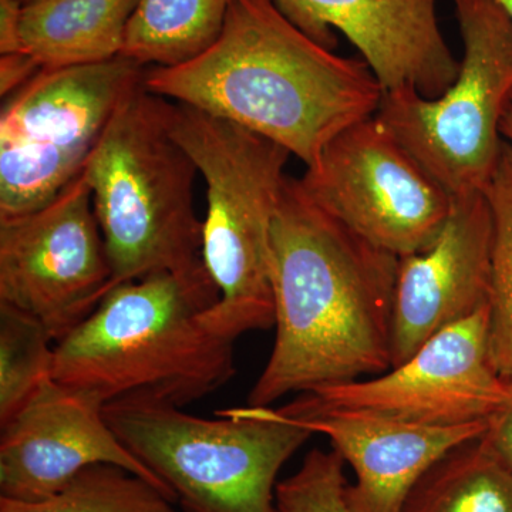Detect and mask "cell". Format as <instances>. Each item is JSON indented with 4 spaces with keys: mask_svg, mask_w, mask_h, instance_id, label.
<instances>
[{
    "mask_svg": "<svg viewBox=\"0 0 512 512\" xmlns=\"http://www.w3.org/2000/svg\"><path fill=\"white\" fill-rule=\"evenodd\" d=\"M275 340L248 396L271 407L392 369L399 258L369 244L286 177L272 225Z\"/></svg>",
    "mask_w": 512,
    "mask_h": 512,
    "instance_id": "6da1fadb",
    "label": "cell"
},
{
    "mask_svg": "<svg viewBox=\"0 0 512 512\" xmlns=\"http://www.w3.org/2000/svg\"><path fill=\"white\" fill-rule=\"evenodd\" d=\"M143 82L269 138L306 167L333 138L375 117L383 99L365 60L318 45L274 0H234L210 49L178 66L146 67Z\"/></svg>",
    "mask_w": 512,
    "mask_h": 512,
    "instance_id": "7a4b0ae2",
    "label": "cell"
},
{
    "mask_svg": "<svg viewBox=\"0 0 512 512\" xmlns=\"http://www.w3.org/2000/svg\"><path fill=\"white\" fill-rule=\"evenodd\" d=\"M218 298L207 269L116 286L55 343L53 379L103 407L119 400L180 409L200 402L237 375L235 343L202 320Z\"/></svg>",
    "mask_w": 512,
    "mask_h": 512,
    "instance_id": "3957f363",
    "label": "cell"
},
{
    "mask_svg": "<svg viewBox=\"0 0 512 512\" xmlns=\"http://www.w3.org/2000/svg\"><path fill=\"white\" fill-rule=\"evenodd\" d=\"M144 76V74H143ZM174 101L143 80L121 101L84 167L111 272L110 291L148 275L204 271L194 161L171 133Z\"/></svg>",
    "mask_w": 512,
    "mask_h": 512,
    "instance_id": "277c9868",
    "label": "cell"
},
{
    "mask_svg": "<svg viewBox=\"0 0 512 512\" xmlns=\"http://www.w3.org/2000/svg\"><path fill=\"white\" fill-rule=\"evenodd\" d=\"M171 133L207 185L202 261L220 298L204 325L235 343L275 325L272 225L291 153L255 131L174 103Z\"/></svg>",
    "mask_w": 512,
    "mask_h": 512,
    "instance_id": "5b68a950",
    "label": "cell"
},
{
    "mask_svg": "<svg viewBox=\"0 0 512 512\" xmlns=\"http://www.w3.org/2000/svg\"><path fill=\"white\" fill-rule=\"evenodd\" d=\"M103 414L183 512H275L279 473L313 436L271 407L204 419L168 404L119 400Z\"/></svg>",
    "mask_w": 512,
    "mask_h": 512,
    "instance_id": "8992f818",
    "label": "cell"
},
{
    "mask_svg": "<svg viewBox=\"0 0 512 512\" xmlns=\"http://www.w3.org/2000/svg\"><path fill=\"white\" fill-rule=\"evenodd\" d=\"M464 56L439 99L383 93L376 119L451 195L485 192L512 106V19L497 0H451Z\"/></svg>",
    "mask_w": 512,
    "mask_h": 512,
    "instance_id": "52a82bcc",
    "label": "cell"
},
{
    "mask_svg": "<svg viewBox=\"0 0 512 512\" xmlns=\"http://www.w3.org/2000/svg\"><path fill=\"white\" fill-rule=\"evenodd\" d=\"M146 67L109 62L42 69L0 111V218L45 207L83 173Z\"/></svg>",
    "mask_w": 512,
    "mask_h": 512,
    "instance_id": "ba28073f",
    "label": "cell"
},
{
    "mask_svg": "<svg viewBox=\"0 0 512 512\" xmlns=\"http://www.w3.org/2000/svg\"><path fill=\"white\" fill-rule=\"evenodd\" d=\"M299 178L313 202L375 247L424 251L439 237L450 194L376 117L340 133Z\"/></svg>",
    "mask_w": 512,
    "mask_h": 512,
    "instance_id": "9c48e42d",
    "label": "cell"
},
{
    "mask_svg": "<svg viewBox=\"0 0 512 512\" xmlns=\"http://www.w3.org/2000/svg\"><path fill=\"white\" fill-rule=\"evenodd\" d=\"M111 276L83 173L45 207L0 218V303L35 318L55 342L92 315Z\"/></svg>",
    "mask_w": 512,
    "mask_h": 512,
    "instance_id": "30bf717a",
    "label": "cell"
},
{
    "mask_svg": "<svg viewBox=\"0 0 512 512\" xmlns=\"http://www.w3.org/2000/svg\"><path fill=\"white\" fill-rule=\"evenodd\" d=\"M511 393L494 365L490 305L431 336L382 375L303 393L335 409L426 427L483 423Z\"/></svg>",
    "mask_w": 512,
    "mask_h": 512,
    "instance_id": "8fae6325",
    "label": "cell"
},
{
    "mask_svg": "<svg viewBox=\"0 0 512 512\" xmlns=\"http://www.w3.org/2000/svg\"><path fill=\"white\" fill-rule=\"evenodd\" d=\"M493 249L494 217L485 192L453 195L439 237L424 251L399 258L392 367L431 336L490 305Z\"/></svg>",
    "mask_w": 512,
    "mask_h": 512,
    "instance_id": "7c38bea8",
    "label": "cell"
},
{
    "mask_svg": "<svg viewBox=\"0 0 512 512\" xmlns=\"http://www.w3.org/2000/svg\"><path fill=\"white\" fill-rule=\"evenodd\" d=\"M96 464L126 468L174 503L165 485L111 430L103 406L52 377L2 426L0 497L43 500Z\"/></svg>",
    "mask_w": 512,
    "mask_h": 512,
    "instance_id": "4fadbf2b",
    "label": "cell"
},
{
    "mask_svg": "<svg viewBox=\"0 0 512 512\" xmlns=\"http://www.w3.org/2000/svg\"><path fill=\"white\" fill-rule=\"evenodd\" d=\"M289 22L329 50L333 29L357 47L383 93L439 99L456 82L460 62L448 47L436 0H274Z\"/></svg>",
    "mask_w": 512,
    "mask_h": 512,
    "instance_id": "5bb4252c",
    "label": "cell"
},
{
    "mask_svg": "<svg viewBox=\"0 0 512 512\" xmlns=\"http://www.w3.org/2000/svg\"><path fill=\"white\" fill-rule=\"evenodd\" d=\"M293 423L322 434L353 468L348 484L353 512H402L414 485L451 448L483 436L487 421L426 427L323 406L308 394L275 409Z\"/></svg>",
    "mask_w": 512,
    "mask_h": 512,
    "instance_id": "9a60e30c",
    "label": "cell"
},
{
    "mask_svg": "<svg viewBox=\"0 0 512 512\" xmlns=\"http://www.w3.org/2000/svg\"><path fill=\"white\" fill-rule=\"evenodd\" d=\"M140 0H30L23 5L25 52L42 69L109 62L121 56Z\"/></svg>",
    "mask_w": 512,
    "mask_h": 512,
    "instance_id": "2e32d148",
    "label": "cell"
},
{
    "mask_svg": "<svg viewBox=\"0 0 512 512\" xmlns=\"http://www.w3.org/2000/svg\"><path fill=\"white\" fill-rule=\"evenodd\" d=\"M234 0H140L121 56L143 67H173L210 49Z\"/></svg>",
    "mask_w": 512,
    "mask_h": 512,
    "instance_id": "e0dca14e",
    "label": "cell"
},
{
    "mask_svg": "<svg viewBox=\"0 0 512 512\" xmlns=\"http://www.w3.org/2000/svg\"><path fill=\"white\" fill-rule=\"evenodd\" d=\"M402 512H512V474L483 436L468 440L424 473Z\"/></svg>",
    "mask_w": 512,
    "mask_h": 512,
    "instance_id": "ac0fdd59",
    "label": "cell"
},
{
    "mask_svg": "<svg viewBox=\"0 0 512 512\" xmlns=\"http://www.w3.org/2000/svg\"><path fill=\"white\" fill-rule=\"evenodd\" d=\"M0 512H183L137 474L114 464L84 468L62 490L37 501L0 497Z\"/></svg>",
    "mask_w": 512,
    "mask_h": 512,
    "instance_id": "d6986e66",
    "label": "cell"
},
{
    "mask_svg": "<svg viewBox=\"0 0 512 512\" xmlns=\"http://www.w3.org/2000/svg\"><path fill=\"white\" fill-rule=\"evenodd\" d=\"M55 343L42 323L0 303V426L52 379Z\"/></svg>",
    "mask_w": 512,
    "mask_h": 512,
    "instance_id": "ffe728a7",
    "label": "cell"
},
{
    "mask_svg": "<svg viewBox=\"0 0 512 512\" xmlns=\"http://www.w3.org/2000/svg\"><path fill=\"white\" fill-rule=\"evenodd\" d=\"M485 195L494 217L491 356L498 372L512 379V146L505 140Z\"/></svg>",
    "mask_w": 512,
    "mask_h": 512,
    "instance_id": "44dd1931",
    "label": "cell"
},
{
    "mask_svg": "<svg viewBox=\"0 0 512 512\" xmlns=\"http://www.w3.org/2000/svg\"><path fill=\"white\" fill-rule=\"evenodd\" d=\"M345 467L333 448H313L298 470L276 485L275 512H353Z\"/></svg>",
    "mask_w": 512,
    "mask_h": 512,
    "instance_id": "7402d4cb",
    "label": "cell"
},
{
    "mask_svg": "<svg viewBox=\"0 0 512 512\" xmlns=\"http://www.w3.org/2000/svg\"><path fill=\"white\" fill-rule=\"evenodd\" d=\"M507 402L487 420L483 439L498 460L512 474V379Z\"/></svg>",
    "mask_w": 512,
    "mask_h": 512,
    "instance_id": "603a6c76",
    "label": "cell"
},
{
    "mask_svg": "<svg viewBox=\"0 0 512 512\" xmlns=\"http://www.w3.org/2000/svg\"><path fill=\"white\" fill-rule=\"evenodd\" d=\"M40 70H42V66L29 53L0 55V96L2 99L18 92L20 87L30 82Z\"/></svg>",
    "mask_w": 512,
    "mask_h": 512,
    "instance_id": "cb8c5ba5",
    "label": "cell"
},
{
    "mask_svg": "<svg viewBox=\"0 0 512 512\" xmlns=\"http://www.w3.org/2000/svg\"><path fill=\"white\" fill-rule=\"evenodd\" d=\"M25 3L20 0H0V55L25 52L22 40V13Z\"/></svg>",
    "mask_w": 512,
    "mask_h": 512,
    "instance_id": "d4e9b609",
    "label": "cell"
},
{
    "mask_svg": "<svg viewBox=\"0 0 512 512\" xmlns=\"http://www.w3.org/2000/svg\"><path fill=\"white\" fill-rule=\"evenodd\" d=\"M501 134H503L504 140L512 146V106L505 114L503 124H501Z\"/></svg>",
    "mask_w": 512,
    "mask_h": 512,
    "instance_id": "484cf974",
    "label": "cell"
},
{
    "mask_svg": "<svg viewBox=\"0 0 512 512\" xmlns=\"http://www.w3.org/2000/svg\"><path fill=\"white\" fill-rule=\"evenodd\" d=\"M501 6H503L505 12L508 13V16L512 19V0H497Z\"/></svg>",
    "mask_w": 512,
    "mask_h": 512,
    "instance_id": "4316f807",
    "label": "cell"
},
{
    "mask_svg": "<svg viewBox=\"0 0 512 512\" xmlns=\"http://www.w3.org/2000/svg\"><path fill=\"white\" fill-rule=\"evenodd\" d=\"M20 2H22V3H28V2H30V0H20Z\"/></svg>",
    "mask_w": 512,
    "mask_h": 512,
    "instance_id": "83f0119b",
    "label": "cell"
}]
</instances>
